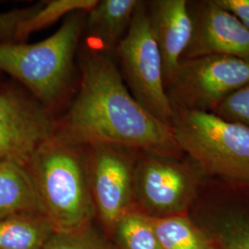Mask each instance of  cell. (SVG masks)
I'll return each instance as SVG.
<instances>
[{
  "mask_svg": "<svg viewBox=\"0 0 249 249\" xmlns=\"http://www.w3.org/2000/svg\"><path fill=\"white\" fill-rule=\"evenodd\" d=\"M80 89L57 132L82 145L110 142L181 157L169 124L134 98L108 52L92 49L80 60Z\"/></svg>",
  "mask_w": 249,
  "mask_h": 249,
  "instance_id": "obj_1",
  "label": "cell"
},
{
  "mask_svg": "<svg viewBox=\"0 0 249 249\" xmlns=\"http://www.w3.org/2000/svg\"><path fill=\"white\" fill-rule=\"evenodd\" d=\"M27 165L53 230L96 221L85 145L56 131L36 148Z\"/></svg>",
  "mask_w": 249,
  "mask_h": 249,
  "instance_id": "obj_2",
  "label": "cell"
},
{
  "mask_svg": "<svg viewBox=\"0 0 249 249\" xmlns=\"http://www.w3.org/2000/svg\"><path fill=\"white\" fill-rule=\"evenodd\" d=\"M85 14L72 13L53 35L36 44L0 40V71L18 80L44 107L55 105L71 78Z\"/></svg>",
  "mask_w": 249,
  "mask_h": 249,
  "instance_id": "obj_3",
  "label": "cell"
},
{
  "mask_svg": "<svg viewBox=\"0 0 249 249\" xmlns=\"http://www.w3.org/2000/svg\"><path fill=\"white\" fill-rule=\"evenodd\" d=\"M179 148L205 175L249 187V128L213 113L174 108Z\"/></svg>",
  "mask_w": 249,
  "mask_h": 249,
  "instance_id": "obj_4",
  "label": "cell"
},
{
  "mask_svg": "<svg viewBox=\"0 0 249 249\" xmlns=\"http://www.w3.org/2000/svg\"><path fill=\"white\" fill-rule=\"evenodd\" d=\"M139 151L134 172V208L151 218L186 214L204 172L187 156Z\"/></svg>",
  "mask_w": 249,
  "mask_h": 249,
  "instance_id": "obj_5",
  "label": "cell"
},
{
  "mask_svg": "<svg viewBox=\"0 0 249 249\" xmlns=\"http://www.w3.org/2000/svg\"><path fill=\"white\" fill-rule=\"evenodd\" d=\"M116 52L123 80L134 98L152 116L171 126L175 112L166 93L162 60L151 32L147 2H139Z\"/></svg>",
  "mask_w": 249,
  "mask_h": 249,
  "instance_id": "obj_6",
  "label": "cell"
},
{
  "mask_svg": "<svg viewBox=\"0 0 249 249\" xmlns=\"http://www.w3.org/2000/svg\"><path fill=\"white\" fill-rule=\"evenodd\" d=\"M249 82V62L225 55L182 60L165 89L173 108L213 113L219 104Z\"/></svg>",
  "mask_w": 249,
  "mask_h": 249,
  "instance_id": "obj_7",
  "label": "cell"
},
{
  "mask_svg": "<svg viewBox=\"0 0 249 249\" xmlns=\"http://www.w3.org/2000/svg\"><path fill=\"white\" fill-rule=\"evenodd\" d=\"M85 146L96 220L109 236L116 221L134 208V172L140 151L101 142Z\"/></svg>",
  "mask_w": 249,
  "mask_h": 249,
  "instance_id": "obj_8",
  "label": "cell"
},
{
  "mask_svg": "<svg viewBox=\"0 0 249 249\" xmlns=\"http://www.w3.org/2000/svg\"><path fill=\"white\" fill-rule=\"evenodd\" d=\"M50 109L17 87L0 89V159L27 162L57 131Z\"/></svg>",
  "mask_w": 249,
  "mask_h": 249,
  "instance_id": "obj_9",
  "label": "cell"
},
{
  "mask_svg": "<svg viewBox=\"0 0 249 249\" xmlns=\"http://www.w3.org/2000/svg\"><path fill=\"white\" fill-rule=\"evenodd\" d=\"M188 9L193 29L182 60L225 55L249 62V30L238 18L215 0L188 1Z\"/></svg>",
  "mask_w": 249,
  "mask_h": 249,
  "instance_id": "obj_10",
  "label": "cell"
},
{
  "mask_svg": "<svg viewBox=\"0 0 249 249\" xmlns=\"http://www.w3.org/2000/svg\"><path fill=\"white\" fill-rule=\"evenodd\" d=\"M151 32L160 51L164 84L177 71L192 36V18L187 0L147 2Z\"/></svg>",
  "mask_w": 249,
  "mask_h": 249,
  "instance_id": "obj_11",
  "label": "cell"
},
{
  "mask_svg": "<svg viewBox=\"0 0 249 249\" xmlns=\"http://www.w3.org/2000/svg\"><path fill=\"white\" fill-rule=\"evenodd\" d=\"M26 213L45 214L27 162L0 159V219Z\"/></svg>",
  "mask_w": 249,
  "mask_h": 249,
  "instance_id": "obj_12",
  "label": "cell"
},
{
  "mask_svg": "<svg viewBox=\"0 0 249 249\" xmlns=\"http://www.w3.org/2000/svg\"><path fill=\"white\" fill-rule=\"evenodd\" d=\"M138 0H97L85 14L84 32L100 43V49H116L126 35Z\"/></svg>",
  "mask_w": 249,
  "mask_h": 249,
  "instance_id": "obj_13",
  "label": "cell"
},
{
  "mask_svg": "<svg viewBox=\"0 0 249 249\" xmlns=\"http://www.w3.org/2000/svg\"><path fill=\"white\" fill-rule=\"evenodd\" d=\"M53 227L44 213H26L0 219V249H43Z\"/></svg>",
  "mask_w": 249,
  "mask_h": 249,
  "instance_id": "obj_14",
  "label": "cell"
},
{
  "mask_svg": "<svg viewBox=\"0 0 249 249\" xmlns=\"http://www.w3.org/2000/svg\"><path fill=\"white\" fill-rule=\"evenodd\" d=\"M109 237L114 249H162L152 218L136 208L116 221Z\"/></svg>",
  "mask_w": 249,
  "mask_h": 249,
  "instance_id": "obj_15",
  "label": "cell"
},
{
  "mask_svg": "<svg viewBox=\"0 0 249 249\" xmlns=\"http://www.w3.org/2000/svg\"><path fill=\"white\" fill-rule=\"evenodd\" d=\"M162 249H216L187 214L152 218Z\"/></svg>",
  "mask_w": 249,
  "mask_h": 249,
  "instance_id": "obj_16",
  "label": "cell"
},
{
  "mask_svg": "<svg viewBox=\"0 0 249 249\" xmlns=\"http://www.w3.org/2000/svg\"><path fill=\"white\" fill-rule=\"evenodd\" d=\"M97 0H50L42 1L41 6L29 18L21 21L14 34V41L22 42L32 34L52 25L59 18L74 12H87Z\"/></svg>",
  "mask_w": 249,
  "mask_h": 249,
  "instance_id": "obj_17",
  "label": "cell"
},
{
  "mask_svg": "<svg viewBox=\"0 0 249 249\" xmlns=\"http://www.w3.org/2000/svg\"><path fill=\"white\" fill-rule=\"evenodd\" d=\"M43 249H114L107 232L95 221L70 230H53Z\"/></svg>",
  "mask_w": 249,
  "mask_h": 249,
  "instance_id": "obj_18",
  "label": "cell"
},
{
  "mask_svg": "<svg viewBox=\"0 0 249 249\" xmlns=\"http://www.w3.org/2000/svg\"><path fill=\"white\" fill-rule=\"evenodd\" d=\"M213 114L249 128V82L228 94Z\"/></svg>",
  "mask_w": 249,
  "mask_h": 249,
  "instance_id": "obj_19",
  "label": "cell"
},
{
  "mask_svg": "<svg viewBox=\"0 0 249 249\" xmlns=\"http://www.w3.org/2000/svg\"><path fill=\"white\" fill-rule=\"evenodd\" d=\"M219 233L222 249H249V219L241 214H228Z\"/></svg>",
  "mask_w": 249,
  "mask_h": 249,
  "instance_id": "obj_20",
  "label": "cell"
},
{
  "mask_svg": "<svg viewBox=\"0 0 249 249\" xmlns=\"http://www.w3.org/2000/svg\"><path fill=\"white\" fill-rule=\"evenodd\" d=\"M40 6L41 2L23 9L0 12V40H13L15 31L18 24L24 19L31 17Z\"/></svg>",
  "mask_w": 249,
  "mask_h": 249,
  "instance_id": "obj_21",
  "label": "cell"
},
{
  "mask_svg": "<svg viewBox=\"0 0 249 249\" xmlns=\"http://www.w3.org/2000/svg\"><path fill=\"white\" fill-rule=\"evenodd\" d=\"M218 5L229 11L249 30V0H215Z\"/></svg>",
  "mask_w": 249,
  "mask_h": 249,
  "instance_id": "obj_22",
  "label": "cell"
}]
</instances>
